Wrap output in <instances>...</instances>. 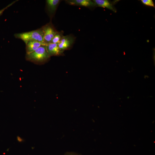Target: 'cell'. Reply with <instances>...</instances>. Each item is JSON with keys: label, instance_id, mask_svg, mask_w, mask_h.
Segmentation results:
<instances>
[{"label": "cell", "instance_id": "1", "mask_svg": "<svg viewBox=\"0 0 155 155\" xmlns=\"http://www.w3.org/2000/svg\"><path fill=\"white\" fill-rule=\"evenodd\" d=\"M16 36L26 44L29 42L36 41L44 42V32L42 28L30 32L16 34Z\"/></svg>", "mask_w": 155, "mask_h": 155}, {"label": "cell", "instance_id": "2", "mask_svg": "<svg viewBox=\"0 0 155 155\" xmlns=\"http://www.w3.org/2000/svg\"><path fill=\"white\" fill-rule=\"evenodd\" d=\"M50 57L47 52L46 46L42 45L35 51L27 54L26 59L36 63H42L46 61Z\"/></svg>", "mask_w": 155, "mask_h": 155}, {"label": "cell", "instance_id": "3", "mask_svg": "<svg viewBox=\"0 0 155 155\" xmlns=\"http://www.w3.org/2000/svg\"><path fill=\"white\" fill-rule=\"evenodd\" d=\"M42 28L44 32L43 42L47 44L51 43L53 38L58 32L49 24L44 26Z\"/></svg>", "mask_w": 155, "mask_h": 155}, {"label": "cell", "instance_id": "4", "mask_svg": "<svg viewBox=\"0 0 155 155\" xmlns=\"http://www.w3.org/2000/svg\"><path fill=\"white\" fill-rule=\"evenodd\" d=\"M74 40L73 36L71 35L63 36L58 43L59 49L63 51L69 49L73 44Z\"/></svg>", "mask_w": 155, "mask_h": 155}, {"label": "cell", "instance_id": "5", "mask_svg": "<svg viewBox=\"0 0 155 155\" xmlns=\"http://www.w3.org/2000/svg\"><path fill=\"white\" fill-rule=\"evenodd\" d=\"M46 48L48 53L50 57L61 55L63 54V51L59 49L58 43H49L46 46Z\"/></svg>", "mask_w": 155, "mask_h": 155}, {"label": "cell", "instance_id": "6", "mask_svg": "<svg viewBox=\"0 0 155 155\" xmlns=\"http://www.w3.org/2000/svg\"><path fill=\"white\" fill-rule=\"evenodd\" d=\"M68 4L73 5L83 6L86 7L96 6L93 1L90 0H69L66 1Z\"/></svg>", "mask_w": 155, "mask_h": 155}, {"label": "cell", "instance_id": "7", "mask_svg": "<svg viewBox=\"0 0 155 155\" xmlns=\"http://www.w3.org/2000/svg\"><path fill=\"white\" fill-rule=\"evenodd\" d=\"M26 44L27 54L32 53L42 45L46 46L47 44L44 42L36 41H30L28 42Z\"/></svg>", "mask_w": 155, "mask_h": 155}, {"label": "cell", "instance_id": "8", "mask_svg": "<svg viewBox=\"0 0 155 155\" xmlns=\"http://www.w3.org/2000/svg\"><path fill=\"white\" fill-rule=\"evenodd\" d=\"M93 1L96 5L98 6L106 8L114 12L116 11L115 9L109 1L106 0H94Z\"/></svg>", "mask_w": 155, "mask_h": 155}, {"label": "cell", "instance_id": "9", "mask_svg": "<svg viewBox=\"0 0 155 155\" xmlns=\"http://www.w3.org/2000/svg\"><path fill=\"white\" fill-rule=\"evenodd\" d=\"M59 0H47V6L49 12L52 14L56 11L60 2Z\"/></svg>", "mask_w": 155, "mask_h": 155}, {"label": "cell", "instance_id": "10", "mask_svg": "<svg viewBox=\"0 0 155 155\" xmlns=\"http://www.w3.org/2000/svg\"><path fill=\"white\" fill-rule=\"evenodd\" d=\"M63 36V33L61 32H57L53 38L51 43H59Z\"/></svg>", "mask_w": 155, "mask_h": 155}, {"label": "cell", "instance_id": "11", "mask_svg": "<svg viewBox=\"0 0 155 155\" xmlns=\"http://www.w3.org/2000/svg\"><path fill=\"white\" fill-rule=\"evenodd\" d=\"M141 2L144 4L154 7V5L153 1L152 0H142Z\"/></svg>", "mask_w": 155, "mask_h": 155}, {"label": "cell", "instance_id": "12", "mask_svg": "<svg viewBox=\"0 0 155 155\" xmlns=\"http://www.w3.org/2000/svg\"><path fill=\"white\" fill-rule=\"evenodd\" d=\"M16 1H13V2H12V3H11L10 4H9L6 7H5L3 8L2 9L0 10V16H1L3 13L4 11L7 8H8V7L11 6V5H12L13 3H14Z\"/></svg>", "mask_w": 155, "mask_h": 155}, {"label": "cell", "instance_id": "13", "mask_svg": "<svg viewBox=\"0 0 155 155\" xmlns=\"http://www.w3.org/2000/svg\"><path fill=\"white\" fill-rule=\"evenodd\" d=\"M65 155H78L72 153H68L65 154Z\"/></svg>", "mask_w": 155, "mask_h": 155}]
</instances>
